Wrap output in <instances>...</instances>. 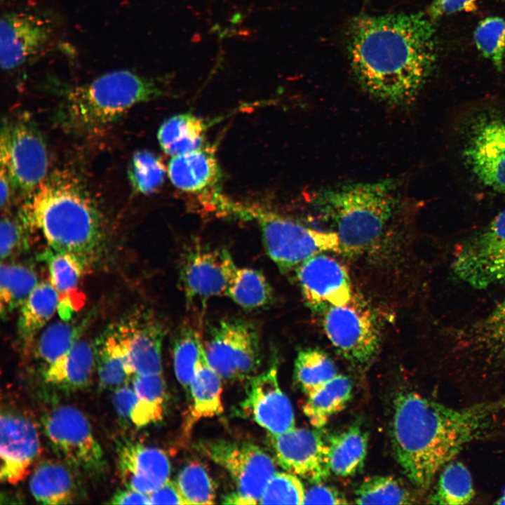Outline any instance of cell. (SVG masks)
<instances>
[{"label":"cell","mask_w":505,"mask_h":505,"mask_svg":"<svg viewBox=\"0 0 505 505\" xmlns=\"http://www.w3.org/2000/svg\"><path fill=\"white\" fill-rule=\"evenodd\" d=\"M345 39L357 83L372 97L390 105L412 101L438 60L433 20L422 12L360 14L349 23Z\"/></svg>","instance_id":"cell-1"},{"label":"cell","mask_w":505,"mask_h":505,"mask_svg":"<svg viewBox=\"0 0 505 505\" xmlns=\"http://www.w3.org/2000/svg\"><path fill=\"white\" fill-rule=\"evenodd\" d=\"M504 408L505 400L453 408L416 392L398 393L391 438L404 474L417 488L426 490L467 444L485 436Z\"/></svg>","instance_id":"cell-2"},{"label":"cell","mask_w":505,"mask_h":505,"mask_svg":"<svg viewBox=\"0 0 505 505\" xmlns=\"http://www.w3.org/2000/svg\"><path fill=\"white\" fill-rule=\"evenodd\" d=\"M20 217L38 230L53 250L82 258L97 246L102 234L100 211L79 178L66 170L47 176L28 196Z\"/></svg>","instance_id":"cell-3"},{"label":"cell","mask_w":505,"mask_h":505,"mask_svg":"<svg viewBox=\"0 0 505 505\" xmlns=\"http://www.w3.org/2000/svg\"><path fill=\"white\" fill-rule=\"evenodd\" d=\"M310 202L330 224L340 252L358 255L378 241L403 203L398 179L352 182L314 191Z\"/></svg>","instance_id":"cell-4"},{"label":"cell","mask_w":505,"mask_h":505,"mask_svg":"<svg viewBox=\"0 0 505 505\" xmlns=\"http://www.w3.org/2000/svg\"><path fill=\"white\" fill-rule=\"evenodd\" d=\"M163 95L164 90L152 79L130 70L112 71L69 88L62 120L72 128L96 130L115 122L135 105Z\"/></svg>","instance_id":"cell-5"},{"label":"cell","mask_w":505,"mask_h":505,"mask_svg":"<svg viewBox=\"0 0 505 505\" xmlns=\"http://www.w3.org/2000/svg\"><path fill=\"white\" fill-rule=\"evenodd\" d=\"M233 217L255 221L261 231L264 248L282 271L297 267L307 259L325 251L340 252L334 231L311 229L271 210L236 203Z\"/></svg>","instance_id":"cell-6"},{"label":"cell","mask_w":505,"mask_h":505,"mask_svg":"<svg viewBox=\"0 0 505 505\" xmlns=\"http://www.w3.org/2000/svg\"><path fill=\"white\" fill-rule=\"evenodd\" d=\"M199 449L224 468L234 482L236 490L224 497L227 504L260 503L262 492L275 474L274 459L258 445L227 440L203 442Z\"/></svg>","instance_id":"cell-7"},{"label":"cell","mask_w":505,"mask_h":505,"mask_svg":"<svg viewBox=\"0 0 505 505\" xmlns=\"http://www.w3.org/2000/svg\"><path fill=\"white\" fill-rule=\"evenodd\" d=\"M204 343L206 360L222 379L238 380L255 376L260 365V339L250 321L224 318L209 330Z\"/></svg>","instance_id":"cell-8"},{"label":"cell","mask_w":505,"mask_h":505,"mask_svg":"<svg viewBox=\"0 0 505 505\" xmlns=\"http://www.w3.org/2000/svg\"><path fill=\"white\" fill-rule=\"evenodd\" d=\"M41 422L53 450L68 465L90 474L103 469L102 447L81 411L72 405H59L48 412Z\"/></svg>","instance_id":"cell-9"},{"label":"cell","mask_w":505,"mask_h":505,"mask_svg":"<svg viewBox=\"0 0 505 505\" xmlns=\"http://www.w3.org/2000/svg\"><path fill=\"white\" fill-rule=\"evenodd\" d=\"M0 162L8 171L13 188L28 196L47 177L46 146L32 121L21 119L3 124Z\"/></svg>","instance_id":"cell-10"},{"label":"cell","mask_w":505,"mask_h":505,"mask_svg":"<svg viewBox=\"0 0 505 505\" xmlns=\"http://www.w3.org/2000/svg\"><path fill=\"white\" fill-rule=\"evenodd\" d=\"M452 267L460 281L476 289L505 281V209L461 245Z\"/></svg>","instance_id":"cell-11"},{"label":"cell","mask_w":505,"mask_h":505,"mask_svg":"<svg viewBox=\"0 0 505 505\" xmlns=\"http://www.w3.org/2000/svg\"><path fill=\"white\" fill-rule=\"evenodd\" d=\"M322 314L325 332L334 347L347 360L364 363L377 352L380 331L372 309L358 297L328 308Z\"/></svg>","instance_id":"cell-12"},{"label":"cell","mask_w":505,"mask_h":505,"mask_svg":"<svg viewBox=\"0 0 505 505\" xmlns=\"http://www.w3.org/2000/svg\"><path fill=\"white\" fill-rule=\"evenodd\" d=\"M238 267L224 248L196 242L184 252L180 264V285L187 304H203L215 296L226 295Z\"/></svg>","instance_id":"cell-13"},{"label":"cell","mask_w":505,"mask_h":505,"mask_svg":"<svg viewBox=\"0 0 505 505\" xmlns=\"http://www.w3.org/2000/svg\"><path fill=\"white\" fill-rule=\"evenodd\" d=\"M463 156L481 184L505 192V116L494 114L478 116L469 128Z\"/></svg>","instance_id":"cell-14"},{"label":"cell","mask_w":505,"mask_h":505,"mask_svg":"<svg viewBox=\"0 0 505 505\" xmlns=\"http://www.w3.org/2000/svg\"><path fill=\"white\" fill-rule=\"evenodd\" d=\"M48 16L34 11H9L0 21V65L8 72L20 67L39 54L54 34Z\"/></svg>","instance_id":"cell-15"},{"label":"cell","mask_w":505,"mask_h":505,"mask_svg":"<svg viewBox=\"0 0 505 505\" xmlns=\"http://www.w3.org/2000/svg\"><path fill=\"white\" fill-rule=\"evenodd\" d=\"M297 277L304 302L314 312L323 314L353 297L346 268L329 255L318 253L304 260L297 267Z\"/></svg>","instance_id":"cell-16"},{"label":"cell","mask_w":505,"mask_h":505,"mask_svg":"<svg viewBox=\"0 0 505 505\" xmlns=\"http://www.w3.org/2000/svg\"><path fill=\"white\" fill-rule=\"evenodd\" d=\"M271 441L276 461L288 472L314 484L329 476L328 444L320 433L294 427L271 434Z\"/></svg>","instance_id":"cell-17"},{"label":"cell","mask_w":505,"mask_h":505,"mask_svg":"<svg viewBox=\"0 0 505 505\" xmlns=\"http://www.w3.org/2000/svg\"><path fill=\"white\" fill-rule=\"evenodd\" d=\"M116 328L126 351L131 379L162 373L161 349L166 330L154 314L139 311Z\"/></svg>","instance_id":"cell-18"},{"label":"cell","mask_w":505,"mask_h":505,"mask_svg":"<svg viewBox=\"0 0 505 505\" xmlns=\"http://www.w3.org/2000/svg\"><path fill=\"white\" fill-rule=\"evenodd\" d=\"M0 479L11 485L24 480L41 451L38 429L17 413L4 412L0 419Z\"/></svg>","instance_id":"cell-19"},{"label":"cell","mask_w":505,"mask_h":505,"mask_svg":"<svg viewBox=\"0 0 505 505\" xmlns=\"http://www.w3.org/2000/svg\"><path fill=\"white\" fill-rule=\"evenodd\" d=\"M241 409L271 434L282 433L295 427L293 409L279 386L274 365L250 379Z\"/></svg>","instance_id":"cell-20"},{"label":"cell","mask_w":505,"mask_h":505,"mask_svg":"<svg viewBox=\"0 0 505 505\" xmlns=\"http://www.w3.org/2000/svg\"><path fill=\"white\" fill-rule=\"evenodd\" d=\"M117 457L126 487L149 494L169 480L170 463L161 449L127 440L119 444Z\"/></svg>","instance_id":"cell-21"},{"label":"cell","mask_w":505,"mask_h":505,"mask_svg":"<svg viewBox=\"0 0 505 505\" xmlns=\"http://www.w3.org/2000/svg\"><path fill=\"white\" fill-rule=\"evenodd\" d=\"M168 177L178 189L203 197L219 190L222 172L212 147L173 156L168 166Z\"/></svg>","instance_id":"cell-22"},{"label":"cell","mask_w":505,"mask_h":505,"mask_svg":"<svg viewBox=\"0 0 505 505\" xmlns=\"http://www.w3.org/2000/svg\"><path fill=\"white\" fill-rule=\"evenodd\" d=\"M95 368L94 345L79 339L67 352L46 367L43 375L48 384L72 392L89 384Z\"/></svg>","instance_id":"cell-23"},{"label":"cell","mask_w":505,"mask_h":505,"mask_svg":"<svg viewBox=\"0 0 505 505\" xmlns=\"http://www.w3.org/2000/svg\"><path fill=\"white\" fill-rule=\"evenodd\" d=\"M46 260L50 283L58 295V312L62 321H69L84 303L78 286L82 274V257L67 252L50 251Z\"/></svg>","instance_id":"cell-24"},{"label":"cell","mask_w":505,"mask_h":505,"mask_svg":"<svg viewBox=\"0 0 505 505\" xmlns=\"http://www.w3.org/2000/svg\"><path fill=\"white\" fill-rule=\"evenodd\" d=\"M68 464L53 459L41 462L32 473L29 491L39 503L72 504L79 492L78 480Z\"/></svg>","instance_id":"cell-25"},{"label":"cell","mask_w":505,"mask_h":505,"mask_svg":"<svg viewBox=\"0 0 505 505\" xmlns=\"http://www.w3.org/2000/svg\"><path fill=\"white\" fill-rule=\"evenodd\" d=\"M222 378L203 355L189 385L191 405L184 425L189 433L200 419L218 415L223 411Z\"/></svg>","instance_id":"cell-26"},{"label":"cell","mask_w":505,"mask_h":505,"mask_svg":"<svg viewBox=\"0 0 505 505\" xmlns=\"http://www.w3.org/2000/svg\"><path fill=\"white\" fill-rule=\"evenodd\" d=\"M208 128L202 118L191 113L180 114L161 124L157 138L162 150L173 157L202 147Z\"/></svg>","instance_id":"cell-27"},{"label":"cell","mask_w":505,"mask_h":505,"mask_svg":"<svg viewBox=\"0 0 505 505\" xmlns=\"http://www.w3.org/2000/svg\"><path fill=\"white\" fill-rule=\"evenodd\" d=\"M330 469L340 476H351L361 470L368 452V436L353 426L328 439Z\"/></svg>","instance_id":"cell-28"},{"label":"cell","mask_w":505,"mask_h":505,"mask_svg":"<svg viewBox=\"0 0 505 505\" xmlns=\"http://www.w3.org/2000/svg\"><path fill=\"white\" fill-rule=\"evenodd\" d=\"M94 346L100 386L115 389L126 384L131 377L128 371L126 351L116 325L102 333Z\"/></svg>","instance_id":"cell-29"},{"label":"cell","mask_w":505,"mask_h":505,"mask_svg":"<svg viewBox=\"0 0 505 505\" xmlns=\"http://www.w3.org/2000/svg\"><path fill=\"white\" fill-rule=\"evenodd\" d=\"M352 384L349 377L337 375L316 391L308 395L303 412L310 424L318 429L330 417L342 410L351 398Z\"/></svg>","instance_id":"cell-30"},{"label":"cell","mask_w":505,"mask_h":505,"mask_svg":"<svg viewBox=\"0 0 505 505\" xmlns=\"http://www.w3.org/2000/svg\"><path fill=\"white\" fill-rule=\"evenodd\" d=\"M58 295L51 283L41 282L22 304L18 322L22 339L29 342L58 311Z\"/></svg>","instance_id":"cell-31"},{"label":"cell","mask_w":505,"mask_h":505,"mask_svg":"<svg viewBox=\"0 0 505 505\" xmlns=\"http://www.w3.org/2000/svg\"><path fill=\"white\" fill-rule=\"evenodd\" d=\"M172 349L176 378L188 390L205 353L201 335L194 323L185 321L177 328L173 337Z\"/></svg>","instance_id":"cell-32"},{"label":"cell","mask_w":505,"mask_h":505,"mask_svg":"<svg viewBox=\"0 0 505 505\" xmlns=\"http://www.w3.org/2000/svg\"><path fill=\"white\" fill-rule=\"evenodd\" d=\"M137 399L130 422L137 427L145 426L162 419L166 398V383L162 373L132 377Z\"/></svg>","instance_id":"cell-33"},{"label":"cell","mask_w":505,"mask_h":505,"mask_svg":"<svg viewBox=\"0 0 505 505\" xmlns=\"http://www.w3.org/2000/svg\"><path fill=\"white\" fill-rule=\"evenodd\" d=\"M475 496L471 474L461 462L450 461L440 470L429 504L462 505L469 504Z\"/></svg>","instance_id":"cell-34"},{"label":"cell","mask_w":505,"mask_h":505,"mask_svg":"<svg viewBox=\"0 0 505 505\" xmlns=\"http://www.w3.org/2000/svg\"><path fill=\"white\" fill-rule=\"evenodd\" d=\"M226 295L247 310L264 307L272 299V290L262 272L250 268H237Z\"/></svg>","instance_id":"cell-35"},{"label":"cell","mask_w":505,"mask_h":505,"mask_svg":"<svg viewBox=\"0 0 505 505\" xmlns=\"http://www.w3.org/2000/svg\"><path fill=\"white\" fill-rule=\"evenodd\" d=\"M337 375L332 360L323 351L307 348L299 351L295 361L294 376L308 396Z\"/></svg>","instance_id":"cell-36"},{"label":"cell","mask_w":505,"mask_h":505,"mask_svg":"<svg viewBox=\"0 0 505 505\" xmlns=\"http://www.w3.org/2000/svg\"><path fill=\"white\" fill-rule=\"evenodd\" d=\"M38 284L34 271L19 264L1 267L0 303L1 316L21 306Z\"/></svg>","instance_id":"cell-37"},{"label":"cell","mask_w":505,"mask_h":505,"mask_svg":"<svg viewBox=\"0 0 505 505\" xmlns=\"http://www.w3.org/2000/svg\"><path fill=\"white\" fill-rule=\"evenodd\" d=\"M358 504H410L415 497L399 480L376 476L365 479L355 492Z\"/></svg>","instance_id":"cell-38"},{"label":"cell","mask_w":505,"mask_h":505,"mask_svg":"<svg viewBox=\"0 0 505 505\" xmlns=\"http://www.w3.org/2000/svg\"><path fill=\"white\" fill-rule=\"evenodd\" d=\"M175 482L187 505L215 503L213 481L201 464L191 462L187 464L178 473Z\"/></svg>","instance_id":"cell-39"},{"label":"cell","mask_w":505,"mask_h":505,"mask_svg":"<svg viewBox=\"0 0 505 505\" xmlns=\"http://www.w3.org/2000/svg\"><path fill=\"white\" fill-rule=\"evenodd\" d=\"M165 176V166L155 154L148 151L134 154L129 164L128 177L135 192L152 193L162 185Z\"/></svg>","instance_id":"cell-40"},{"label":"cell","mask_w":505,"mask_h":505,"mask_svg":"<svg viewBox=\"0 0 505 505\" xmlns=\"http://www.w3.org/2000/svg\"><path fill=\"white\" fill-rule=\"evenodd\" d=\"M80 328L67 322H57L46 328L41 335L36 354L45 368L67 352L79 340Z\"/></svg>","instance_id":"cell-41"},{"label":"cell","mask_w":505,"mask_h":505,"mask_svg":"<svg viewBox=\"0 0 505 505\" xmlns=\"http://www.w3.org/2000/svg\"><path fill=\"white\" fill-rule=\"evenodd\" d=\"M473 36L478 50L501 70L505 59V20L497 16L485 18L478 24Z\"/></svg>","instance_id":"cell-42"},{"label":"cell","mask_w":505,"mask_h":505,"mask_svg":"<svg viewBox=\"0 0 505 505\" xmlns=\"http://www.w3.org/2000/svg\"><path fill=\"white\" fill-rule=\"evenodd\" d=\"M305 492L297 475L290 472H276L267 484L259 504H303Z\"/></svg>","instance_id":"cell-43"},{"label":"cell","mask_w":505,"mask_h":505,"mask_svg":"<svg viewBox=\"0 0 505 505\" xmlns=\"http://www.w3.org/2000/svg\"><path fill=\"white\" fill-rule=\"evenodd\" d=\"M477 336L493 348L505 350V297L480 323Z\"/></svg>","instance_id":"cell-44"},{"label":"cell","mask_w":505,"mask_h":505,"mask_svg":"<svg viewBox=\"0 0 505 505\" xmlns=\"http://www.w3.org/2000/svg\"><path fill=\"white\" fill-rule=\"evenodd\" d=\"M25 224L21 217L5 215L1 221V258L9 257L18 249L23 241Z\"/></svg>","instance_id":"cell-45"},{"label":"cell","mask_w":505,"mask_h":505,"mask_svg":"<svg viewBox=\"0 0 505 505\" xmlns=\"http://www.w3.org/2000/svg\"><path fill=\"white\" fill-rule=\"evenodd\" d=\"M346 497L337 489L315 483L305 492L303 504H346Z\"/></svg>","instance_id":"cell-46"},{"label":"cell","mask_w":505,"mask_h":505,"mask_svg":"<svg viewBox=\"0 0 505 505\" xmlns=\"http://www.w3.org/2000/svg\"><path fill=\"white\" fill-rule=\"evenodd\" d=\"M477 0H433L429 6L427 15L432 20L462 11H471L476 8Z\"/></svg>","instance_id":"cell-47"},{"label":"cell","mask_w":505,"mask_h":505,"mask_svg":"<svg viewBox=\"0 0 505 505\" xmlns=\"http://www.w3.org/2000/svg\"><path fill=\"white\" fill-rule=\"evenodd\" d=\"M137 395L133 387L123 384L114 389L112 403L119 417L125 421H130L133 410L137 402Z\"/></svg>","instance_id":"cell-48"},{"label":"cell","mask_w":505,"mask_h":505,"mask_svg":"<svg viewBox=\"0 0 505 505\" xmlns=\"http://www.w3.org/2000/svg\"><path fill=\"white\" fill-rule=\"evenodd\" d=\"M151 504L187 505L175 481L170 479L149 494Z\"/></svg>","instance_id":"cell-49"},{"label":"cell","mask_w":505,"mask_h":505,"mask_svg":"<svg viewBox=\"0 0 505 505\" xmlns=\"http://www.w3.org/2000/svg\"><path fill=\"white\" fill-rule=\"evenodd\" d=\"M107 503L112 504H151L149 494L128 487L114 493Z\"/></svg>","instance_id":"cell-50"},{"label":"cell","mask_w":505,"mask_h":505,"mask_svg":"<svg viewBox=\"0 0 505 505\" xmlns=\"http://www.w3.org/2000/svg\"><path fill=\"white\" fill-rule=\"evenodd\" d=\"M496 504H505V490L502 493V494L499 497V498L497 499V500L494 502Z\"/></svg>","instance_id":"cell-51"},{"label":"cell","mask_w":505,"mask_h":505,"mask_svg":"<svg viewBox=\"0 0 505 505\" xmlns=\"http://www.w3.org/2000/svg\"><path fill=\"white\" fill-rule=\"evenodd\" d=\"M1 1H4V0H1Z\"/></svg>","instance_id":"cell-52"},{"label":"cell","mask_w":505,"mask_h":505,"mask_svg":"<svg viewBox=\"0 0 505 505\" xmlns=\"http://www.w3.org/2000/svg\"><path fill=\"white\" fill-rule=\"evenodd\" d=\"M505 1V0H504Z\"/></svg>","instance_id":"cell-53"}]
</instances>
